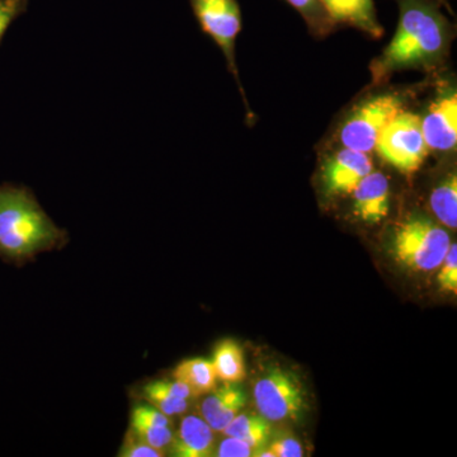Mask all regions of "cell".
Returning a JSON list of instances; mask_svg holds the SVG:
<instances>
[{
    "instance_id": "obj_1",
    "label": "cell",
    "mask_w": 457,
    "mask_h": 457,
    "mask_svg": "<svg viewBox=\"0 0 457 457\" xmlns=\"http://www.w3.org/2000/svg\"><path fill=\"white\" fill-rule=\"evenodd\" d=\"M398 29L389 46L372 65L376 82L396 71L440 62L450 40L446 17L433 0H398Z\"/></svg>"
},
{
    "instance_id": "obj_2",
    "label": "cell",
    "mask_w": 457,
    "mask_h": 457,
    "mask_svg": "<svg viewBox=\"0 0 457 457\" xmlns=\"http://www.w3.org/2000/svg\"><path fill=\"white\" fill-rule=\"evenodd\" d=\"M68 233L56 227L31 189L0 186V258L22 262L64 245Z\"/></svg>"
},
{
    "instance_id": "obj_3",
    "label": "cell",
    "mask_w": 457,
    "mask_h": 457,
    "mask_svg": "<svg viewBox=\"0 0 457 457\" xmlns=\"http://www.w3.org/2000/svg\"><path fill=\"white\" fill-rule=\"evenodd\" d=\"M449 233L431 219L411 215L394 231L392 253L403 266L418 272H431L440 267L449 251Z\"/></svg>"
},
{
    "instance_id": "obj_4",
    "label": "cell",
    "mask_w": 457,
    "mask_h": 457,
    "mask_svg": "<svg viewBox=\"0 0 457 457\" xmlns=\"http://www.w3.org/2000/svg\"><path fill=\"white\" fill-rule=\"evenodd\" d=\"M378 155L404 174H413L425 163L429 147L422 132V119L400 112L387 123L375 146Z\"/></svg>"
},
{
    "instance_id": "obj_5",
    "label": "cell",
    "mask_w": 457,
    "mask_h": 457,
    "mask_svg": "<svg viewBox=\"0 0 457 457\" xmlns=\"http://www.w3.org/2000/svg\"><path fill=\"white\" fill-rule=\"evenodd\" d=\"M192 12L204 35L212 38L227 59L228 69L240 86L236 62V42L242 31V11L237 0H189Z\"/></svg>"
},
{
    "instance_id": "obj_6",
    "label": "cell",
    "mask_w": 457,
    "mask_h": 457,
    "mask_svg": "<svg viewBox=\"0 0 457 457\" xmlns=\"http://www.w3.org/2000/svg\"><path fill=\"white\" fill-rule=\"evenodd\" d=\"M255 407L270 422L297 420L305 408L303 385L293 372L270 370L254 385Z\"/></svg>"
},
{
    "instance_id": "obj_7",
    "label": "cell",
    "mask_w": 457,
    "mask_h": 457,
    "mask_svg": "<svg viewBox=\"0 0 457 457\" xmlns=\"http://www.w3.org/2000/svg\"><path fill=\"white\" fill-rule=\"evenodd\" d=\"M403 112V99L395 95L378 96L361 104L341 130L343 146L357 152H372L387 123Z\"/></svg>"
},
{
    "instance_id": "obj_8",
    "label": "cell",
    "mask_w": 457,
    "mask_h": 457,
    "mask_svg": "<svg viewBox=\"0 0 457 457\" xmlns=\"http://www.w3.org/2000/svg\"><path fill=\"white\" fill-rule=\"evenodd\" d=\"M372 170L374 163L368 153L345 147L324 165L321 176L324 191L329 197L350 195Z\"/></svg>"
},
{
    "instance_id": "obj_9",
    "label": "cell",
    "mask_w": 457,
    "mask_h": 457,
    "mask_svg": "<svg viewBox=\"0 0 457 457\" xmlns=\"http://www.w3.org/2000/svg\"><path fill=\"white\" fill-rule=\"evenodd\" d=\"M422 132L429 149L449 152L457 144V95L450 92L436 99L422 120Z\"/></svg>"
},
{
    "instance_id": "obj_10",
    "label": "cell",
    "mask_w": 457,
    "mask_h": 457,
    "mask_svg": "<svg viewBox=\"0 0 457 457\" xmlns=\"http://www.w3.org/2000/svg\"><path fill=\"white\" fill-rule=\"evenodd\" d=\"M353 212L366 224H378L390 210L389 180L380 171L372 170L353 189Z\"/></svg>"
},
{
    "instance_id": "obj_11",
    "label": "cell",
    "mask_w": 457,
    "mask_h": 457,
    "mask_svg": "<svg viewBox=\"0 0 457 457\" xmlns=\"http://www.w3.org/2000/svg\"><path fill=\"white\" fill-rule=\"evenodd\" d=\"M201 405L204 422L213 432H224L231 420L246 404V395L236 384L224 383V386L213 389Z\"/></svg>"
},
{
    "instance_id": "obj_12",
    "label": "cell",
    "mask_w": 457,
    "mask_h": 457,
    "mask_svg": "<svg viewBox=\"0 0 457 457\" xmlns=\"http://www.w3.org/2000/svg\"><path fill=\"white\" fill-rule=\"evenodd\" d=\"M170 446L171 455L177 457L212 456L215 453L212 428L204 422V418L186 417Z\"/></svg>"
},
{
    "instance_id": "obj_13",
    "label": "cell",
    "mask_w": 457,
    "mask_h": 457,
    "mask_svg": "<svg viewBox=\"0 0 457 457\" xmlns=\"http://www.w3.org/2000/svg\"><path fill=\"white\" fill-rule=\"evenodd\" d=\"M336 23L356 27L372 37H381L384 29L378 23L374 0H320Z\"/></svg>"
},
{
    "instance_id": "obj_14",
    "label": "cell",
    "mask_w": 457,
    "mask_h": 457,
    "mask_svg": "<svg viewBox=\"0 0 457 457\" xmlns=\"http://www.w3.org/2000/svg\"><path fill=\"white\" fill-rule=\"evenodd\" d=\"M170 417L156 408L137 405L132 409L131 431L149 446L162 451L173 440Z\"/></svg>"
},
{
    "instance_id": "obj_15",
    "label": "cell",
    "mask_w": 457,
    "mask_h": 457,
    "mask_svg": "<svg viewBox=\"0 0 457 457\" xmlns=\"http://www.w3.org/2000/svg\"><path fill=\"white\" fill-rule=\"evenodd\" d=\"M144 398L165 416H177L188 409V399L192 394L179 381L156 380L146 384L143 389Z\"/></svg>"
},
{
    "instance_id": "obj_16",
    "label": "cell",
    "mask_w": 457,
    "mask_h": 457,
    "mask_svg": "<svg viewBox=\"0 0 457 457\" xmlns=\"http://www.w3.org/2000/svg\"><path fill=\"white\" fill-rule=\"evenodd\" d=\"M174 380L185 384L192 396L212 393L218 384L212 361L189 359L182 361L173 371Z\"/></svg>"
},
{
    "instance_id": "obj_17",
    "label": "cell",
    "mask_w": 457,
    "mask_h": 457,
    "mask_svg": "<svg viewBox=\"0 0 457 457\" xmlns=\"http://www.w3.org/2000/svg\"><path fill=\"white\" fill-rule=\"evenodd\" d=\"M212 362L222 383H242L246 378L245 353L234 339H224L216 345Z\"/></svg>"
},
{
    "instance_id": "obj_18",
    "label": "cell",
    "mask_w": 457,
    "mask_h": 457,
    "mask_svg": "<svg viewBox=\"0 0 457 457\" xmlns=\"http://www.w3.org/2000/svg\"><path fill=\"white\" fill-rule=\"evenodd\" d=\"M272 427L269 420L261 414H237L224 433L231 437L240 438L252 447L257 455L260 451L266 449L269 445Z\"/></svg>"
},
{
    "instance_id": "obj_19",
    "label": "cell",
    "mask_w": 457,
    "mask_h": 457,
    "mask_svg": "<svg viewBox=\"0 0 457 457\" xmlns=\"http://www.w3.org/2000/svg\"><path fill=\"white\" fill-rule=\"evenodd\" d=\"M429 204L436 218L447 228H457V177L450 174L433 189Z\"/></svg>"
},
{
    "instance_id": "obj_20",
    "label": "cell",
    "mask_w": 457,
    "mask_h": 457,
    "mask_svg": "<svg viewBox=\"0 0 457 457\" xmlns=\"http://www.w3.org/2000/svg\"><path fill=\"white\" fill-rule=\"evenodd\" d=\"M302 14L309 29L318 36H326L333 31L337 23L321 4L320 0H286Z\"/></svg>"
},
{
    "instance_id": "obj_21",
    "label": "cell",
    "mask_w": 457,
    "mask_h": 457,
    "mask_svg": "<svg viewBox=\"0 0 457 457\" xmlns=\"http://www.w3.org/2000/svg\"><path fill=\"white\" fill-rule=\"evenodd\" d=\"M441 270L438 272V284L441 290L449 293H457V245L455 243L450 245L449 251L445 255L440 264Z\"/></svg>"
},
{
    "instance_id": "obj_22",
    "label": "cell",
    "mask_w": 457,
    "mask_h": 457,
    "mask_svg": "<svg viewBox=\"0 0 457 457\" xmlns=\"http://www.w3.org/2000/svg\"><path fill=\"white\" fill-rule=\"evenodd\" d=\"M29 0H0V42L14 21L26 13Z\"/></svg>"
},
{
    "instance_id": "obj_23",
    "label": "cell",
    "mask_w": 457,
    "mask_h": 457,
    "mask_svg": "<svg viewBox=\"0 0 457 457\" xmlns=\"http://www.w3.org/2000/svg\"><path fill=\"white\" fill-rule=\"evenodd\" d=\"M125 457H162L164 455L162 451L149 446L145 442L141 441L134 432L130 431L126 435L125 442L119 453Z\"/></svg>"
},
{
    "instance_id": "obj_24",
    "label": "cell",
    "mask_w": 457,
    "mask_h": 457,
    "mask_svg": "<svg viewBox=\"0 0 457 457\" xmlns=\"http://www.w3.org/2000/svg\"><path fill=\"white\" fill-rule=\"evenodd\" d=\"M215 455L219 457H251L255 456V453L245 441L227 436V438L221 441Z\"/></svg>"
},
{
    "instance_id": "obj_25",
    "label": "cell",
    "mask_w": 457,
    "mask_h": 457,
    "mask_svg": "<svg viewBox=\"0 0 457 457\" xmlns=\"http://www.w3.org/2000/svg\"><path fill=\"white\" fill-rule=\"evenodd\" d=\"M270 450L272 451L275 457H302L303 455L302 444L291 437L273 442Z\"/></svg>"
}]
</instances>
